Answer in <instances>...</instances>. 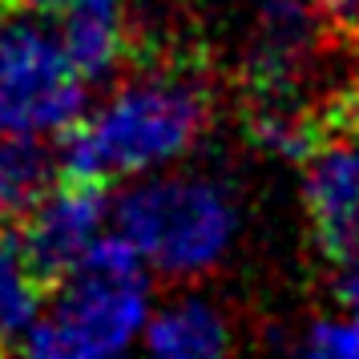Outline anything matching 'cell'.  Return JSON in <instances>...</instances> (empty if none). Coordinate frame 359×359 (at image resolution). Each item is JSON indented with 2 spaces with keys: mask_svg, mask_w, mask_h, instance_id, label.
I'll return each mask as SVG.
<instances>
[{
  "mask_svg": "<svg viewBox=\"0 0 359 359\" xmlns=\"http://www.w3.org/2000/svg\"><path fill=\"white\" fill-rule=\"evenodd\" d=\"M57 287H61L57 303L25 335L29 355H114V351H126L149 323V283L142 271V250L121 230L101 234Z\"/></svg>",
  "mask_w": 359,
  "mask_h": 359,
  "instance_id": "2",
  "label": "cell"
},
{
  "mask_svg": "<svg viewBox=\"0 0 359 359\" xmlns=\"http://www.w3.org/2000/svg\"><path fill=\"white\" fill-rule=\"evenodd\" d=\"M105 214H109V202L101 194V182L81 178H65L25 214L20 238L49 287H57L85 259V250L101 238Z\"/></svg>",
  "mask_w": 359,
  "mask_h": 359,
  "instance_id": "5",
  "label": "cell"
},
{
  "mask_svg": "<svg viewBox=\"0 0 359 359\" xmlns=\"http://www.w3.org/2000/svg\"><path fill=\"white\" fill-rule=\"evenodd\" d=\"M307 214L323 259L339 255L359 238V142L319 146L307 158L303 182Z\"/></svg>",
  "mask_w": 359,
  "mask_h": 359,
  "instance_id": "6",
  "label": "cell"
},
{
  "mask_svg": "<svg viewBox=\"0 0 359 359\" xmlns=\"http://www.w3.org/2000/svg\"><path fill=\"white\" fill-rule=\"evenodd\" d=\"M117 230L162 275L194 278L226 259L238 210L210 178H146L114 206Z\"/></svg>",
  "mask_w": 359,
  "mask_h": 359,
  "instance_id": "3",
  "label": "cell"
},
{
  "mask_svg": "<svg viewBox=\"0 0 359 359\" xmlns=\"http://www.w3.org/2000/svg\"><path fill=\"white\" fill-rule=\"evenodd\" d=\"M146 347L170 359H206L230 351V323L202 299H182L146 323Z\"/></svg>",
  "mask_w": 359,
  "mask_h": 359,
  "instance_id": "9",
  "label": "cell"
},
{
  "mask_svg": "<svg viewBox=\"0 0 359 359\" xmlns=\"http://www.w3.org/2000/svg\"><path fill=\"white\" fill-rule=\"evenodd\" d=\"M351 25H355V29H359V17H355V20H351Z\"/></svg>",
  "mask_w": 359,
  "mask_h": 359,
  "instance_id": "14",
  "label": "cell"
},
{
  "mask_svg": "<svg viewBox=\"0 0 359 359\" xmlns=\"http://www.w3.org/2000/svg\"><path fill=\"white\" fill-rule=\"evenodd\" d=\"M85 77L41 20L0 13V133H61L81 121Z\"/></svg>",
  "mask_w": 359,
  "mask_h": 359,
  "instance_id": "4",
  "label": "cell"
},
{
  "mask_svg": "<svg viewBox=\"0 0 359 359\" xmlns=\"http://www.w3.org/2000/svg\"><path fill=\"white\" fill-rule=\"evenodd\" d=\"M20 4H25V0H0V13H4V8H20Z\"/></svg>",
  "mask_w": 359,
  "mask_h": 359,
  "instance_id": "13",
  "label": "cell"
},
{
  "mask_svg": "<svg viewBox=\"0 0 359 359\" xmlns=\"http://www.w3.org/2000/svg\"><path fill=\"white\" fill-rule=\"evenodd\" d=\"M61 158L41 146L36 133H0V222L25 218L49 194Z\"/></svg>",
  "mask_w": 359,
  "mask_h": 359,
  "instance_id": "10",
  "label": "cell"
},
{
  "mask_svg": "<svg viewBox=\"0 0 359 359\" xmlns=\"http://www.w3.org/2000/svg\"><path fill=\"white\" fill-rule=\"evenodd\" d=\"M331 287H335V299L343 307H359V238L351 246H343L339 255H331Z\"/></svg>",
  "mask_w": 359,
  "mask_h": 359,
  "instance_id": "12",
  "label": "cell"
},
{
  "mask_svg": "<svg viewBox=\"0 0 359 359\" xmlns=\"http://www.w3.org/2000/svg\"><path fill=\"white\" fill-rule=\"evenodd\" d=\"M303 347L323 359H359V307H351L347 319H319Z\"/></svg>",
  "mask_w": 359,
  "mask_h": 359,
  "instance_id": "11",
  "label": "cell"
},
{
  "mask_svg": "<svg viewBox=\"0 0 359 359\" xmlns=\"http://www.w3.org/2000/svg\"><path fill=\"white\" fill-rule=\"evenodd\" d=\"M57 36L85 81H105L126 53V4L121 0H61Z\"/></svg>",
  "mask_w": 359,
  "mask_h": 359,
  "instance_id": "7",
  "label": "cell"
},
{
  "mask_svg": "<svg viewBox=\"0 0 359 359\" xmlns=\"http://www.w3.org/2000/svg\"><path fill=\"white\" fill-rule=\"evenodd\" d=\"M210 117V93L198 69H149L121 85L89 121L61 137V174L114 182L182 158Z\"/></svg>",
  "mask_w": 359,
  "mask_h": 359,
  "instance_id": "1",
  "label": "cell"
},
{
  "mask_svg": "<svg viewBox=\"0 0 359 359\" xmlns=\"http://www.w3.org/2000/svg\"><path fill=\"white\" fill-rule=\"evenodd\" d=\"M45 294L49 283L29 259L20 226L0 222V347L25 343V335L41 319Z\"/></svg>",
  "mask_w": 359,
  "mask_h": 359,
  "instance_id": "8",
  "label": "cell"
}]
</instances>
